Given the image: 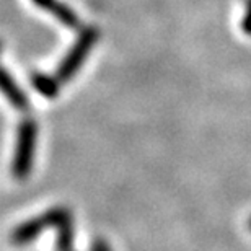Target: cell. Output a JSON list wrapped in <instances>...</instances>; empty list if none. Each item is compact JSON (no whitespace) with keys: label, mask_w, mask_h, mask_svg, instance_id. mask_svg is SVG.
I'll return each instance as SVG.
<instances>
[{"label":"cell","mask_w":251,"mask_h":251,"mask_svg":"<svg viewBox=\"0 0 251 251\" xmlns=\"http://www.w3.org/2000/svg\"><path fill=\"white\" fill-rule=\"evenodd\" d=\"M38 139V126L33 119H25L18 127L17 147L12 163V173L17 179H25L31 172L34 149Z\"/></svg>","instance_id":"6da1fadb"},{"label":"cell","mask_w":251,"mask_h":251,"mask_svg":"<svg viewBox=\"0 0 251 251\" xmlns=\"http://www.w3.org/2000/svg\"><path fill=\"white\" fill-rule=\"evenodd\" d=\"M98 28L97 26H88L80 31L77 41L74 43V46L70 48V51L67 52V56L62 59V62L59 64L56 78L59 82H69L75 74L78 72V69L82 67V64L87 59L88 52L92 51L93 46L98 41Z\"/></svg>","instance_id":"7a4b0ae2"},{"label":"cell","mask_w":251,"mask_h":251,"mask_svg":"<svg viewBox=\"0 0 251 251\" xmlns=\"http://www.w3.org/2000/svg\"><path fill=\"white\" fill-rule=\"evenodd\" d=\"M69 219H72V215H70L67 209L62 207L49 209L43 215H38V217L28 220V222L20 224L12 232V242L15 245H26L29 242H33L34 238H38V235L43 233L46 228L49 227L57 228L59 225L64 224Z\"/></svg>","instance_id":"3957f363"},{"label":"cell","mask_w":251,"mask_h":251,"mask_svg":"<svg viewBox=\"0 0 251 251\" xmlns=\"http://www.w3.org/2000/svg\"><path fill=\"white\" fill-rule=\"evenodd\" d=\"M0 92L3 93V97L8 100L10 104L18 109V111H26L29 108V100L22 92V88L18 87L13 77L0 65Z\"/></svg>","instance_id":"277c9868"},{"label":"cell","mask_w":251,"mask_h":251,"mask_svg":"<svg viewBox=\"0 0 251 251\" xmlns=\"http://www.w3.org/2000/svg\"><path fill=\"white\" fill-rule=\"evenodd\" d=\"M33 3L39 8L46 10V12H51L65 26L75 29L80 25L77 13L72 8H69L67 5L61 3L59 0H33Z\"/></svg>","instance_id":"5b68a950"},{"label":"cell","mask_w":251,"mask_h":251,"mask_svg":"<svg viewBox=\"0 0 251 251\" xmlns=\"http://www.w3.org/2000/svg\"><path fill=\"white\" fill-rule=\"evenodd\" d=\"M33 87L38 90L43 97L56 98L59 93V80L56 77H49L46 74H33L31 77Z\"/></svg>","instance_id":"8992f818"},{"label":"cell","mask_w":251,"mask_h":251,"mask_svg":"<svg viewBox=\"0 0 251 251\" xmlns=\"http://www.w3.org/2000/svg\"><path fill=\"white\" fill-rule=\"evenodd\" d=\"M72 240H74L72 219H69L57 227V243H56L57 251H72Z\"/></svg>","instance_id":"52a82bcc"},{"label":"cell","mask_w":251,"mask_h":251,"mask_svg":"<svg viewBox=\"0 0 251 251\" xmlns=\"http://www.w3.org/2000/svg\"><path fill=\"white\" fill-rule=\"evenodd\" d=\"M242 29H243V33H247L248 36H251V0L247 2V12H245V17L242 22Z\"/></svg>","instance_id":"ba28073f"},{"label":"cell","mask_w":251,"mask_h":251,"mask_svg":"<svg viewBox=\"0 0 251 251\" xmlns=\"http://www.w3.org/2000/svg\"><path fill=\"white\" fill-rule=\"evenodd\" d=\"M92 251H111V248L104 240H95L92 245Z\"/></svg>","instance_id":"9c48e42d"},{"label":"cell","mask_w":251,"mask_h":251,"mask_svg":"<svg viewBox=\"0 0 251 251\" xmlns=\"http://www.w3.org/2000/svg\"><path fill=\"white\" fill-rule=\"evenodd\" d=\"M0 51H2V43H0Z\"/></svg>","instance_id":"30bf717a"},{"label":"cell","mask_w":251,"mask_h":251,"mask_svg":"<svg viewBox=\"0 0 251 251\" xmlns=\"http://www.w3.org/2000/svg\"><path fill=\"white\" fill-rule=\"evenodd\" d=\"M250 228H251V220H250Z\"/></svg>","instance_id":"8fae6325"}]
</instances>
